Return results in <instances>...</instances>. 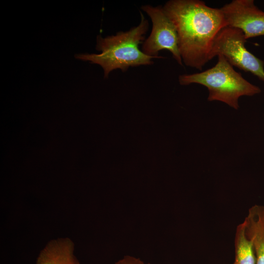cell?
I'll use <instances>...</instances> for the list:
<instances>
[{"mask_svg": "<svg viewBox=\"0 0 264 264\" xmlns=\"http://www.w3.org/2000/svg\"><path fill=\"white\" fill-rule=\"evenodd\" d=\"M36 264H80L74 254V244L68 238L50 241L42 250Z\"/></svg>", "mask_w": 264, "mask_h": 264, "instance_id": "7", "label": "cell"}, {"mask_svg": "<svg viewBox=\"0 0 264 264\" xmlns=\"http://www.w3.org/2000/svg\"><path fill=\"white\" fill-rule=\"evenodd\" d=\"M233 264H236V263L235 262H234Z\"/></svg>", "mask_w": 264, "mask_h": 264, "instance_id": "11", "label": "cell"}, {"mask_svg": "<svg viewBox=\"0 0 264 264\" xmlns=\"http://www.w3.org/2000/svg\"><path fill=\"white\" fill-rule=\"evenodd\" d=\"M246 39L241 30L226 26L221 29L213 42L210 60L223 55L233 66L249 72L264 82V61L245 47Z\"/></svg>", "mask_w": 264, "mask_h": 264, "instance_id": "4", "label": "cell"}, {"mask_svg": "<svg viewBox=\"0 0 264 264\" xmlns=\"http://www.w3.org/2000/svg\"><path fill=\"white\" fill-rule=\"evenodd\" d=\"M215 66L201 72L179 76L181 85L192 83L206 87L209 90L208 100L223 102L236 110L242 96H253L261 92L260 88L245 80L241 73L221 55Z\"/></svg>", "mask_w": 264, "mask_h": 264, "instance_id": "3", "label": "cell"}, {"mask_svg": "<svg viewBox=\"0 0 264 264\" xmlns=\"http://www.w3.org/2000/svg\"><path fill=\"white\" fill-rule=\"evenodd\" d=\"M115 264H146L140 259L130 256H125L122 259L116 262Z\"/></svg>", "mask_w": 264, "mask_h": 264, "instance_id": "10", "label": "cell"}, {"mask_svg": "<svg viewBox=\"0 0 264 264\" xmlns=\"http://www.w3.org/2000/svg\"><path fill=\"white\" fill-rule=\"evenodd\" d=\"M163 7L176 30L182 61L201 70L210 60L215 37L227 26L221 10L198 0H171Z\"/></svg>", "mask_w": 264, "mask_h": 264, "instance_id": "1", "label": "cell"}, {"mask_svg": "<svg viewBox=\"0 0 264 264\" xmlns=\"http://www.w3.org/2000/svg\"><path fill=\"white\" fill-rule=\"evenodd\" d=\"M140 13L141 22L137 26L104 38L101 35L97 36L96 49L101 51L100 54H77L75 58L101 66L104 77H108L114 69L125 72L130 67L152 65V59L154 57L144 54L139 48L149 25L148 20Z\"/></svg>", "mask_w": 264, "mask_h": 264, "instance_id": "2", "label": "cell"}, {"mask_svg": "<svg viewBox=\"0 0 264 264\" xmlns=\"http://www.w3.org/2000/svg\"><path fill=\"white\" fill-rule=\"evenodd\" d=\"M236 264H256V256L251 241L245 233L244 222L237 227L235 237Z\"/></svg>", "mask_w": 264, "mask_h": 264, "instance_id": "9", "label": "cell"}, {"mask_svg": "<svg viewBox=\"0 0 264 264\" xmlns=\"http://www.w3.org/2000/svg\"><path fill=\"white\" fill-rule=\"evenodd\" d=\"M220 9L227 26L242 31L246 40L264 36V12L253 0H233Z\"/></svg>", "mask_w": 264, "mask_h": 264, "instance_id": "6", "label": "cell"}, {"mask_svg": "<svg viewBox=\"0 0 264 264\" xmlns=\"http://www.w3.org/2000/svg\"><path fill=\"white\" fill-rule=\"evenodd\" d=\"M141 9L151 18L153 23L152 32L143 42L141 50L145 54L155 58H162L158 56L161 50H169L173 58L180 65L182 60L178 47V39L176 28L161 6L153 7L142 6Z\"/></svg>", "mask_w": 264, "mask_h": 264, "instance_id": "5", "label": "cell"}, {"mask_svg": "<svg viewBox=\"0 0 264 264\" xmlns=\"http://www.w3.org/2000/svg\"><path fill=\"white\" fill-rule=\"evenodd\" d=\"M243 222L246 235L254 247L256 264H264V208L250 210Z\"/></svg>", "mask_w": 264, "mask_h": 264, "instance_id": "8", "label": "cell"}]
</instances>
